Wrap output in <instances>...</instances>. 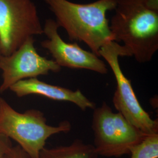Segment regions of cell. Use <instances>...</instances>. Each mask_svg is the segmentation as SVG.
I'll list each match as a JSON object with an SVG mask.
<instances>
[{
	"label": "cell",
	"mask_w": 158,
	"mask_h": 158,
	"mask_svg": "<svg viewBox=\"0 0 158 158\" xmlns=\"http://www.w3.org/2000/svg\"><path fill=\"white\" fill-rule=\"evenodd\" d=\"M113 71L117 82V89L113 102L116 110L131 124L147 135L158 134V119H152L138 101L131 81L123 73L119 62V57H130L124 46L111 41L102 46L98 52Z\"/></svg>",
	"instance_id": "5"
},
{
	"label": "cell",
	"mask_w": 158,
	"mask_h": 158,
	"mask_svg": "<svg viewBox=\"0 0 158 158\" xmlns=\"http://www.w3.org/2000/svg\"><path fill=\"white\" fill-rule=\"evenodd\" d=\"M59 27L55 20L48 19L43 27L47 40L41 42L42 48L49 51L54 61L60 67L85 69L102 74L108 73L106 64L92 52L82 49L77 43H68L58 32Z\"/></svg>",
	"instance_id": "8"
},
{
	"label": "cell",
	"mask_w": 158,
	"mask_h": 158,
	"mask_svg": "<svg viewBox=\"0 0 158 158\" xmlns=\"http://www.w3.org/2000/svg\"><path fill=\"white\" fill-rule=\"evenodd\" d=\"M147 6L150 9L158 11V0H143Z\"/></svg>",
	"instance_id": "14"
},
{
	"label": "cell",
	"mask_w": 158,
	"mask_h": 158,
	"mask_svg": "<svg viewBox=\"0 0 158 158\" xmlns=\"http://www.w3.org/2000/svg\"><path fill=\"white\" fill-rule=\"evenodd\" d=\"M34 44V36H31L11 55H0V70L2 78L0 85L1 93L9 90L19 81L37 78L51 72L57 73L61 70L62 68L53 60L40 56Z\"/></svg>",
	"instance_id": "7"
},
{
	"label": "cell",
	"mask_w": 158,
	"mask_h": 158,
	"mask_svg": "<svg viewBox=\"0 0 158 158\" xmlns=\"http://www.w3.org/2000/svg\"><path fill=\"white\" fill-rule=\"evenodd\" d=\"M12 147L11 140L4 134L0 133V158H5L6 154Z\"/></svg>",
	"instance_id": "12"
},
{
	"label": "cell",
	"mask_w": 158,
	"mask_h": 158,
	"mask_svg": "<svg viewBox=\"0 0 158 158\" xmlns=\"http://www.w3.org/2000/svg\"><path fill=\"white\" fill-rule=\"evenodd\" d=\"M131 158H158V134L148 135L131 147Z\"/></svg>",
	"instance_id": "11"
},
{
	"label": "cell",
	"mask_w": 158,
	"mask_h": 158,
	"mask_svg": "<svg viewBox=\"0 0 158 158\" xmlns=\"http://www.w3.org/2000/svg\"><path fill=\"white\" fill-rule=\"evenodd\" d=\"M18 97L29 95L43 96L49 99L59 102H70L83 111L94 109L96 103L80 90H72L63 87L51 85L37 78L25 79L12 85L9 89Z\"/></svg>",
	"instance_id": "9"
},
{
	"label": "cell",
	"mask_w": 158,
	"mask_h": 158,
	"mask_svg": "<svg viewBox=\"0 0 158 158\" xmlns=\"http://www.w3.org/2000/svg\"><path fill=\"white\" fill-rule=\"evenodd\" d=\"M4 158H31L28 153L18 145L13 146L8 152L6 154Z\"/></svg>",
	"instance_id": "13"
},
{
	"label": "cell",
	"mask_w": 158,
	"mask_h": 158,
	"mask_svg": "<svg viewBox=\"0 0 158 158\" xmlns=\"http://www.w3.org/2000/svg\"><path fill=\"white\" fill-rule=\"evenodd\" d=\"M92 129L94 145L98 156L120 157L130 154V148L141 141L146 134L131 124L119 113H114L106 102L95 108Z\"/></svg>",
	"instance_id": "4"
},
{
	"label": "cell",
	"mask_w": 158,
	"mask_h": 158,
	"mask_svg": "<svg viewBox=\"0 0 158 158\" xmlns=\"http://www.w3.org/2000/svg\"><path fill=\"white\" fill-rule=\"evenodd\" d=\"M0 52H1V49H0Z\"/></svg>",
	"instance_id": "15"
},
{
	"label": "cell",
	"mask_w": 158,
	"mask_h": 158,
	"mask_svg": "<svg viewBox=\"0 0 158 158\" xmlns=\"http://www.w3.org/2000/svg\"><path fill=\"white\" fill-rule=\"evenodd\" d=\"M98 156L93 145L76 139L66 146L44 148L40 153V158H97Z\"/></svg>",
	"instance_id": "10"
},
{
	"label": "cell",
	"mask_w": 158,
	"mask_h": 158,
	"mask_svg": "<svg viewBox=\"0 0 158 158\" xmlns=\"http://www.w3.org/2000/svg\"><path fill=\"white\" fill-rule=\"evenodd\" d=\"M46 122L44 114L40 110L29 109L19 113L0 97V133L16 142L31 158H40L51 136L68 133L72 128L68 121L57 126H51Z\"/></svg>",
	"instance_id": "3"
},
{
	"label": "cell",
	"mask_w": 158,
	"mask_h": 158,
	"mask_svg": "<svg viewBox=\"0 0 158 158\" xmlns=\"http://www.w3.org/2000/svg\"><path fill=\"white\" fill-rule=\"evenodd\" d=\"M70 40L84 42L98 56L101 48L115 41L107 13L114 10L118 0H97L88 4L69 0H44ZM99 57V56H98Z\"/></svg>",
	"instance_id": "1"
},
{
	"label": "cell",
	"mask_w": 158,
	"mask_h": 158,
	"mask_svg": "<svg viewBox=\"0 0 158 158\" xmlns=\"http://www.w3.org/2000/svg\"><path fill=\"white\" fill-rule=\"evenodd\" d=\"M110 28L115 42H123L130 57L150 62L158 49V11L143 0H118Z\"/></svg>",
	"instance_id": "2"
},
{
	"label": "cell",
	"mask_w": 158,
	"mask_h": 158,
	"mask_svg": "<svg viewBox=\"0 0 158 158\" xmlns=\"http://www.w3.org/2000/svg\"><path fill=\"white\" fill-rule=\"evenodd\" d=\"M42 34L32 0H0V55L8 56L29 37Z\"/></svg>",
	"instance_id": "6"
}]
</instances>
